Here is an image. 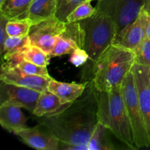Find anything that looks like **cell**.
<instances>
[{"instance_id":"6da1fadb","label":"cell","mask_w":150,"mask_h":150,"mask_svg":"<svg viewBox=\"0 0 150 150\" xmlns=\"http://www.w3.org/2000/svg\"><path fill=\"white\" fill-rule=\"evenodd\" d=\"M40 124L60 142L59 149H86L98 123L95 88L89 82L80 97L51 116L40 117Z\"/></svg>"},{"instance_id":"7a4b0ae2","label":"cell","mask_w":150,"mask_h":150,"mask_svg":"<svg viewBox=\"0 0 150 150\" xmlns=\"http://www.w3.org/2000/svg\"><path fill=\"white\" fill-rule=\"evenodd\" d=\"M98 102V122L108 128L127 147L136 149L133 127L127 114L122 91V84L109 91L95 89Z\"/></svg>"},{"instance_id":"3957f363","label":"cell","mask_w":150,"mask_h":150,"mask_svg":"<svg viewBox=\"0 0 150 150\" xmlns=\"http://www.w3.org/2000/svg\"><path fill=\"white\" fill-rule=\"evenodd\" d=\"M136 63L133 51L112 44L100 56L92 68L90 82L98 91L106 92L121 85Z\"/></svg>"},{"instance_id":"277c9868","label":"cell","mask_w":150,"mask_h":150,"mask_svg":"<svg viewBox=\"0 0 150 150\" xmlns=\"http://www.w3.org/2000/svg\"><path fill=\"white\" fill-rule=\"evenodd\" d=\"M85 32L83 48L89 55V60L82 70L83 82H90L92 68L100 56L114 43L118 29L111 16L96 13L90 18L79 21Z\"/></svg>"},{"instance_id":"5b68a950","label":"cell","mask_w":150,"mask_h":150,"mask_svg":"<svg viewBox=\"0 0 150 150\" xmlns=\"http://www.w3.org/2000/svg\"><path fill=\"white\" fill-rule=\"evenodd\" d=\"M122 91L127 114L133 127L136 147L137 149L149 147V135L141 111L138 98L137 87L135 81L134 75L132 70L125 78L122 83Z\"/></svg>"},{"instance_id":"8992f818","label":"cell","mask_w":150,"mask_h":150,"mask_svg":"<svg viewBox=\"0 0 150 150\" xmlns=\"http://www.w3.org/2000/svg\"><path fill=\"white\" fill-rule=\"evenodd\" d=\"M145 2L146 0H98L95 9L98 13L111 16L119 32L138 17Z\"/></svg>"},{"instance_id":"52a82bcc","label":"cell","mask_w":150,"mask_h":150,"mask_svg":"<svg viewBox=\"0 0 150 150\" xmlns=\"http://www.w3.org/2000/svg\"><path fill=\"white\" fill-rule=\"evenodd\" d=\"M65 25L66 22L62 21L56 16L33 24L28 35L30 44L50 55L57 38L64 31Z\"/></svg>"},{"instance_id":"ba28073f","label":"cell","mask_w":150,"mask_h":150,"mask_svg":"<svg viewBox=\"0 0 150 150\" xmlns=\"http://www.w3.org/2000/svg\"><path fill=\"white\" fill-rule=\"evenodd\" d=\"M52 77L34 76L22 71L14 65L3 63L1 66L0 81L4 83L29 88L43 92L48 91V86Z\"/></svg>"},{"instance_id":"9c48e42d","label":"cell","mask_w":150,"mask_h":150,"mask_svg":"<svg viewBox=\"0 0 150 150\" xmlns=\"http://www.w3.org/2000/svg\"><path fill=\"white\" fill-rule=\"evenodd\" d=\"M150 21V15L142 10L132 23L117 33L114 43L134 51L146 38V29Z\"/></svg>"},{"instance_id":"30bf717a","label":"cell","mask_w":150,"mask_h":150,"mask_svg":"<svg viewBox=\"0 0 150 150\" xmlns=\"http://www.w3.org/2000/svg\"><path fill=\"white\" fill-rule=\"evenodd\" d=\"M0 105L11 104L23 108L33 114L40 92L29 88L0 81Z\"/></svg>"},{"instance_id":"8fae6325","label":"cell","mask_w":150,"mask_h":150,"mask_svg":"<svg viewBox=\"0 0 150 150\" xmlns=\"http://www.w3.org/2000/svg\"><path fill=\"white\" fill-rule=\"evenodd\" d=\"M84 40V30L79 22H66L65 28L57 38L50 57H61L65 54H70L78 48H83Z\"/></svg>"},{"instance_id":"7c38bea8","label":"cell","mask_w":150,"mask_h":150,"mask_svg":"<svg viewBox=\"0 0 150 150\" xmlns=\"http://www.w3.org/2000/svg\"><path fill=\"white\" fill-rule=\"evenodd\" d=\"M26 145L38 150H58L60 142L58 138L40 124V126L26 127L16 133Z\"/></svg>"},{"instance_id":"4fadbf2b","label":"cell","mask_w":150,"mask_h":150,"mask_svg":"<svg viewBox=\"0 0 150 150\" xmlns=\"http://www.w3.org/2000/svg\"><path fill=\"white\" fill-rule=\"evenodd\" d=\"M132 71L137 87L141 111L150 141V69L135 63Z\"/></svg>"},{"instance_id":"5bb4252c","label":"cell","mask_w":150,"mask_h":150,"mask_svg":"<svg viewBox=\"0 0 150 150\" xmlns=\"http://www.w3.org/2000/svg\"><path fill=\"white\" fill-rule=\"evenodd\" d=\"M21 108H22L11 104L0 105V124L4 130L16 134L28 127L27 117Z\"/></svg>"},{"instance_id":"9a60e30c","label":"cell","mask_w":150,"mask_h":150,"mask_svg":"<svg viewBox=\"0 0 150 150\" xmlns=\"http://www.w3.org/2000/svg\"><path fill=\"white\" fill-rule=\"evenodd\" d=\"M89 82L66 83L56 81L52 78L48 86V91L57 95L62 104L72 103L83 94Z\"/></svg>"},{"instance_id":"2e32d148","label":"cell","mask_w":150,"mask_h":150,"mask_svg":"<svg viewBox=\"0 0 150 150\" xmlns=\"http://www.w3.org/2000/svg\"><path fill=\"white\" fill-rule=\"evenodd\" d=\"M57 0H33L29 6L27 18L32 25L56 16Z\"/></svg>"},{"instance_id":"e0dca14e","label":"cell","mask_w":150,"mask_h":150,"mask_svg":"<svg viewBox=\"0 0 150 150\" xmlns=\"http://www.w3.org/2000/svg\"><path fill=\"white\" fill-rule=\"evenodd\" d=\"M64 105L54 94L48 91L40 92L32 114L38 118L51 116L59 111Z\"/></svg>"},{"instance_id":"ac0fdd59","label":"cell","mask_w":150,"mask_h":150,"mask_svg":"<svg viewBox=\"0 0 150 150\" xmlns=\"http://www.w3.org/2000/svg\"><path fill=\"white\" fill-rule=\"evenodd\" d=\"M33 0H4L0 4V14L9 20L27 18L29 6Z\"/></svg>"},{"instance_id":"d6986e66","label":"cell","mask_w":150,"mask_h":150,"mask_svg":"<svg viewBox=\"0 0 150 150\" xmlns=\"http://www.w3.org/2000/svg\"><path fill=\"white\" fill-rule=\"evenodd\" d=\"M30 45L29 35L22 37L8 36L1 54V63L10 62L21 54L22 51Z\"/></svg>"},{"instance_id":"ffe728a7","label":"cell","mask_w":150,"mask_h":150,"mask_svg":"<svg viewBox=\"0 0 150 150\" xmlns=\"http://www.w3.org/2000/svg\"><path fill=\"white\" fill-rule=\"evenodd\" d=\"M108 128L98 122L91 136L87 145V150H113L115 149L108 136Z\"/></svg>"},{"instance_id":"44dd1931","label":"cell","mask_w":150,"mask_h":150,"mask_svg":"<svg viewBox=\"0 0 150 150\" xmlns=\"http://www.w3.org/2000/svg\"><path fill=\"white\" fill-rule=\"evenodd\" d=\"M21 57L26 61L42 67H47L49 64L51 58L49 54L41 48L31 44L22 51Z\"/></svg>"},{"instance_id":"7402d4cb","label":"cell","mask_w":150,"mask_h":150,"mask_svg":"<svg viewBox=\"0 0 150 150\" xmlns=\"http://www.w3.org/2000/svg\"><path fill=\"white\" fill-rule=\"evenodd\" d=\"M96 13L95 7H92L91 1L86 0L81 4L76 7L67 18V22L73 23V22H79L82 20L90 18Z\"/></svg>"},{"instance_id":"603a6c76","label":"cell","mask_w":150,"mask_h":150,"mask_svg":"<svg viewBox=\"0 0 150 150\" xmlns=\"http://www.w3.org/2000/svg\"><path fill=\"white\" fill-rule=\"evenodd\" d=\"M32 23L28 18L9 20L6 29L8 36L22 37L29 35Z\"/></svg>"},{"instance_id":"cb8c5ba5","label":"cell","mask_w":150,"mask_h":150,"mask_svg":"<svg viewBox=\"0 0 150 150\" xmlns=\"http://www.w3.org/2000/svg\"><path fill=\"white\" fill-rule=\"evenodd\" d=\"M10 65H14L18 67L19 69L25 73L34 76H46L50 77V75L48 73L47 67H42V66L37 65L34 63L28 62L26 60L21 58V56H19L17 59L12 62Z\"/></svg>"},{"instance_id":"d4e9b609","label":"cell","mask_w":150,"mask_h":150,"mask_svg":"<svg viewBox=\"0 0 150 150\" xmlns=\"http://www.w3.org/2000/svg\"><path fill=\"white\" fill-rule=\"evenodd\" d=\"M86 0H57L56 17L63 22H67L68 15Z\"/></svg>"},{"instance_id":"484cf974","label":"cell","mask_w":150,"mask_h":150,"mask_svg":"<svg viewBox=\"0 0 150 150\" xmlns=\"http://www.w3.org/2000/svg\"><path fill=\"white\" fill-rule=\"evenodd\" d=\"M136 63L150 69V38L146 37L134 51Z\"/></svg>"},{"instance_id":"4316f807","label":"cell","mask_w":150,"mask_h":150,"mask_svg":"<svg viewBox=\"0 0 150 150\" xmlns=\"http://www.w3.org/2000/svg\"><path fill=\"white\" fill-rule=\"evenodd\" d=\"M89 55L83 48H78L70 54L69 61L75 67H79L86 64L89 60Z\"/></svg>"},{"instance_id":"83f0119b","label":"cell","mask_w":150,"mask_h":150,"mask_svg":"<svg viewBox=\"0 0 150 150\" xmlns=\"http://www.w3.org/2000/svg\"><path fill=\"white\" fill-rule=\"evenodd\" d=\"M8 21L9 19H7L5 16L0 14V54H1L3 51V48H4V42L8 37L7 29H6Z\"/></svg>"},{"instance_id":"f1b7e54d","label":"cell","mask_w":150,"mask_h":150,"mask_svg":"<svg viewBox=\"0 0 150 150\" xmlns=\"http://www.w3.org/2000/svg\"><path fill=\"white\" fill-rule=\"evenodd\" d=\"M143 10L146 11L148 14L150 15V0H146Z\"/></svg>"},{"instance_id":"f546056e","label":"cell","mask_w":150,"mask_h":150,"mask_svg":"<svg viewBox=\"0 0 150 150\" xmlns=\"http://www.w3.org/2000/svg\"><path fill=\"white\" fill-rule=\"evenodd\" d=\"M146 37L150 38V21H149V24H148L147 29H146Z\"/></svg>"},{"instance_id":"4dcf8cb0","label":"cell","mask_w":150,"mask_h":150,"mask_svg":"<svg viewBox=\"0 0 150 150\" xmlns=\"http://www.w3.org/2000/svg\"><path fill=\"white\" fill-rule=\"evenodd\" d=\"M89 1H94V0H89Z\"/></svg>"}]
</instances>
